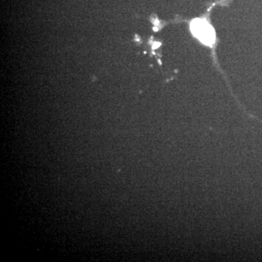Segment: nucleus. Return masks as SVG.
<instances>
[{
  "label": "nucleus",
  "mask_w": 262,
  "mask_h": 262,
  "mask_svg": "<svg viewBox=\"0 0 262 262\" xmlns=\"http://www.w3.org/2000/svg\"><path fill=\"white\" fill-rule=\"evenodd\" d=\"M191 31L193 35L202 43L211 46L214 44L215 31L211 24L205 18H195L191 22Z\"/></svg>",
  "instance_id": "obj_1"
}]
</instances>
